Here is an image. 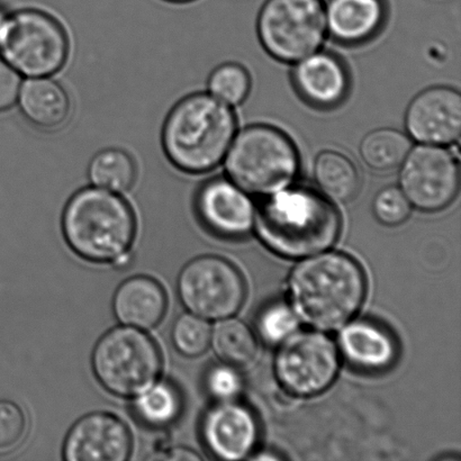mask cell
Segmentation results:
<instances>
[{
    "instance_id": "cell-19",
    "label": "cell",
    "mask_w": 461,
    "mask_h": 461,
    "mask_svg": "<svg viewBox=\"0 0 461 461\" xmlns=\"http://www.w3.org/2000/svg\"><path fill=\"white\" fill-rule=\"evenodd\" d=\"M17 102L24 119L34 128L48 132L63 128L71 115L69 95L50 77L27 79Z\"/></svg>"
},
{
    "instance_id": "cell-32",
    "label": "cell",
    "mask_w": 461,
    "mask_h": 461,
    "mask_svg": "<svg viewBox=\"0 0 461 461\" xmlns=\"http://www.w3.org/2000/svg\"><path fill=\"white\" fill-rule=\"evenodd\" d=\"M22 87V75L0 59V111L15 105Z\"/></svg>"
},
{
    "instance_id": "cell-30",
    "label": "cell",
    "mask_w": 461,
    "mask_h": 461,
    "mask_svg": "<svg viewBox=\"0 0 461 461\" xmlns=\"http://www.w3.org/2000/svg\"><path fill=\"white\" fill-rule=\"evenodd\" d=\"M27 430L25 414L13 402L0 401V450L15 448Z\"/></svg>"
},
{
    "instance_id": "cell-35",
    "label": "cell",
    "mask_w": 461,
    "mask_h": 461,
    "mask_svg": "<svg viewBox=\"0 0 461 461\" xmlns=\"http://www.w3.org/2000/svg\"><path fill=\"white\" fill-rule=\"evenodd\" d=\"M165 2L174 3V4H186L194 2V0H165Z\"/></svg>"
},
{
    "instance_id": "cell-10",
    "label": "cell",
    "mask_w": 461,
    "mask_h": 461,
    "mask_svg": "<svg viewBox=\"0 0 461 461\" xmlns=\"http://www.w3.org/2000/svg\"><path fill=\"white\" fill-rule=\"evenodd\" d=\"M340 358L333 341L323 333L295 332L280 343L275 369L285 390L298 396H314L336 379Z\"/></svg>"
},
{
    "instance_id": "cell-11",
    "label": "cell",
    "mask_w": 461,
    "mask_h": 461,
    "mask_svg": "<svg viewBox=\"0 0 461 461\" xmlns=\"http://www.w3.org/2000/svg\"><path fill=\"white\" fill-rule=\"evenodd\" d=\"M460 171L453 151L420 144L400 167V188L411 205L426 212L446 209L459 192Z\"/></svg>"
},
{
    "instance_id": "cell-28",
    "label": "cell",
    "mask_w": 461,
    "mask_h": 461,
    "mask_svg": "<svg viewBox=\"0 0 461 461\" xmlns=\"http://www.w3.org/2000/svg\"><path fill=\"white\" fill-rule=\"evenodd\" d=\"M212 338L210 324L192 314L179 316L173 328V341L180 354L198 357L207 350Z\"/></svg>"
},
{
    "instance_id": "cell-24",
    "label": "cell",
    "mask_w": 461,
    "mask_h": 461,
    "mask_svg": "<svg viewBox=\"0 0 461 461\" xmlns=\"http://www.w3.org/2000/svg\"><path fill=\"white\" fill-rule=\"evenodd\" d=\"M211 339L216 355L229 365L249 364L257 354L256 338L242 321H223L216 325Z\"/></svg>"
},
{
    "instance_id": "cell-2",
    "label": "cell",
    "mask_w": 461,
    "mask_h": 461,
    "mask_svg": "<svg viewBox=\"0 0 461 461\" xmlns=\"http://www.w3.org/2000/svg\"><path fill=\"white\" fill-rule=\"evenodd\" d=\"M289 294L298 318L315 329L334 331L349 322L363 304L364 270L343 253H323L294 269Z\"/></svg>"
},
{
    "instance_id": "cell-18",
    "label": "cell",
    "mask_w": 461,
    "mask_h": 461,
    "mask_svg": "<svg viewBox=\"0 0 461 461\" xmlns=\"http://www.w3.org/2000/svg\"><path fill=\"white\" fill-rule=\"evenodd\" d=\"M324 7L328 33L346 44L373 39L386 18L384 0H328Z\"/></svg>"
},
{
    "instance_id": "cell-1",
    "label": "cell",
    "mask_w": 461,
    "mask_h": 461,
    "mask_svg": "<svg viewBox=\"0 0 461 461\" xmlns=\"http://www.w3.org/2000/svg\"><path fill=\"white\" fill-rule=\"evenodd\" d=\"M258 235L283 257L318 255L337 241L341 219L331 201L307 187L288 186L267 195L256 211Z\"/></svg>"
},
{
    "instance_id": "cell-7",
    "label": "cell",
    "mask_w": 461,
    "mask_h": 461,
    "mask_svg": "<svg viewBox=\"0 0 461 461\" xmlns=\"http://www.w3.org/2000/svg\"><path fill=\"white\" fill-rule=\"evenodd\" d=\"M93 367L99 383L112 394L133 397L155 385L162 358L159 348L146 333L117 328L97 343Z\"/></svg>"
},
{
    "instance_id": "cell-4",
    "label": "cell",
    "mask_w": 461,
    "mask_h": 461,
    "mask_svg": "<svg viewBox=\"0 0 461 461\" xmlns=\"http://www.w3.org/2000/svg\"><path fill=\"white\" fill-rule=\"evenodd\" d=\"M62 227L77 255L94 262H114L132 244L137 221L120 194L94 186L81 189L68 202Z\"/></svg>"
},
{
    "instance_id": "cell-6",
    "label": "cell",
    "mask_w": 461,
    "mask_h": 461,
    "mask_svg": "<svg viewBox=\"0 0 461 461\" xmlns=\"http://www.w3.org/2000/svg\"><path fill=\"white\" fill-rule=\"evenodd\" d=\"M69 50L66 30L40 9H21L7 15L0 33V57L29 78L57 74L65 67Z\"/></svg>"
},
{
    "instance_id": "cell-5",
    "label": "cell",
    "mask_w": 461,
    "mask_h": 461,
    "mask_svg": "<svg viewBox=\"0 0 461 461\" xmlns=\"http://www.w3.org/2000/svg\"><path fill=\"white\" fill-rule=\"evenodd\" d=\"M229 179L243 191L270 195L291 186L300 171V155L287 134L275 126H249L224 158Z\"/></svg>"
},
{
    "instance_id": "cell-16",
    "label": "cell",
    "mask_w": 461,
    "mask_h": 461,
    "mask_svg": "<svg viewBox=\"0 0 461 461\" xmlns=\"http://www.w3.org/2000/svg\"><path fill=\"white\" fill-rule=\"evenodd\" d=\"M296 63L294 86L310 105L332 108L345 101L350 79L340 59L332 53L316 51Z\"/></svg>"
},
{
    "instance_id": "cell-23",
    "label": "cell",
    "mask_w": 461,
    "mask_h": 461,
    "mask_svg": "<svg viewBox=\"0 0 461 461\" xmlns=\"http://www.w3.org/2000/svg\"><path fill=\"white\" fill-rule=\"evenodd\" d=\"M412 149L409 135L394 129H378L361 142L360 155L370 169L386 173L400 168Z\"/></svg>"
},
{
    "instance_id": "cell-21",
    "label": "cell",
    "mask_w": 461,
    "mask_h": 461,
    "mask_svg": "<svg viewBox=\"0 0 461 461\" xmlns=\"http://www.w3.org/2000/svg\"><path fill=\"white\" fill-rule=\"evenodd\" d=\"M314 178L320 193L330 201L352 200L360 189V176L349 158L338 151H323L316 158Z\"/></svg>"
},
{
    "instance_id": "cell-26",
    "label": "cell",
    "mask_w": 461,
    "mask_h": 461,
    "mask_svg": "<svg viewBox=\"0 0 461 461\" xmlns=\"http://www.w3.org/2000/svg\"><path fill=\"white\" fill-rule=\"evenodd\" d=\"M250 88V76L239 63H223L212 72L209 78L212 96L230 106H237L246 101Z\"/></svg>"
},
{
    "instance_id": "cell-14",
    "label": "cell",
    "mask_w": 461,
    "mask_h": 461,
    "mask_svg": "<svg viewBox=\"0 0 461 461\" xmlns=\"http://www.w3.org/2000/svg\"><path fill=\"white\" fill-rule=\"evenodd\" d=\"M132 450V438L120 419L108 413L86 415L67 437V461H125Z\"/></svg>"
},
{
    "instance_id": "cell-12",
    "label": "cell",
    "mask_w": 461,
    "mask_h": 461,
    "mask_svg": "<svg viewBox=\"0 0 461 461\" xmlns=\"http://www.w3.org/2000/svg\"><path fill=\"white\" fill-rule=\"evenodd\" d=\"M411 140L429 146H451L461 133V96L446 86L428 88L411 102L405 115Z\"/></svg>"
},
{
    "instance_id": "cell-9",
    "label": "cell",
    "mask_w": 461,
    "mask_h": 461,
    "mask_svg": "<svg viewBox=\"0 0 461 461\" xmlns=\"http://www.w3.org/2000/svg\"><path fill=\"white\" fill-rule=\"evenodd\" d=\"M183 304L207 320L234 315L246 297V284L239 270L221 257L197 258L185 267L178 279Z\"/></svg>"
},
{
    "instance_id": "cell-34",
    "label": "cell",
    "mask_w": 461,
    "mask_h": 461,
    "mask_svg": "<svg viewBox=\"0 0 461 461\" xmlns=\"http://www.w3.org/2000/svg\"><path fill=\"white\" fill-rule=\"evenodd\" d=\"M7 14L0 9V33H2L3 26L5 24V21H6Z\"/></svg>"
},
{
    "instance_id": "cell-31",
    "label": "cell",
    "mask_w": 461,
    "mask_h": 461,
    "mask_svg": "<svg viewBox=\"0 0 461 461\" xmlns=\"http://www.w3.org/2000/svg\"><path fill=\"white\" fill-rule=\"evenodd\" d=\"M206 387L215 399L232 401L242 391V378L232 366L218 365L207 374Z\"/></svg>"
},
{
    "instance_id": "cell-27",
    "label": "cell",
    "mask_w": 461,
    "mask_h": 461,
    "mask_svg": "<svg viewBox=\"0 0 461 461\" xmlns=\"http://www.w3.org/2000/svg\"><path fill=\"white\" fill-rule=\"evenodd\" d=\"M300 318L285 303H274L266 307L258 318L257 329L260 338L268 345H280L298 331Z\"/></svg>"
},
{
    "instance_id": "cell-3",
    "label": "cell",
    "mask_w": 461,
    "mask_h": 461,
    "mask_svg": "<svg viewBox=\"0 0 461 461\" xmlns=\"http://www.w3.org/2000/svg\"><path fill=\"white\" fill-rule=\"evenodd\" d=\"M235 133L232 108L210 93H195L176 104L167 116L162 146L176 168L205 174L224 160Z\"/></svg>"
},
{
    "instance_id": "cell-17",
    "label": "cell",
    "mask_w": 461,
    "mask_h": 461,
    "mask_svg": "<svg viewBox=\"0 0 461 461\" xmlns=\"http://www.w3.org/2000/svg\"><path fill=\"white\" fill-rule=\"evenodd\" d=\"M339 348L348 363L372 373L390 368L399 352L392 334L367 320L347 324L339 336Z\"/></svg>"
},
{
    "instance_id": "cell-25",
    "label": "cell",
    "mask_w": 461,
    "mask_h": 461,
    "mask_svg": "<svg viewBox=\"0 0 461 461\" xmlns=\"http://www.w3.org/2000/svg\"><path fill=\"white\" fill-rule=\"evenodd\" d=\"M134 410L148 426L166 427L174 423L182 412V399L171 384H155L135 401Z\"/></svg>"
},
{
    "instance_id": "cell-29",
    "label": "cell",
    "mask_w": 461,
    "mask_h": 461,
    "mask_svg": "<svg viewBox=\"0 0 461 461\" xmlns=\"http://www.w3.org/2000/svg\"><path fill=\"white\" fill-rule=\"evenodd\" d=\"M411 205L408 197L400 187L390 186L377 193L373 203V211L379 222L395 227L409 219Z\"/></svg>"
},
{
    "instance_id": "cell-15",
    "label": "cell",
    "mask_w": 461,
    "mask_h": 461,
    "mask_svg": "<svg viewBox=\"0 0 461 461\" xmlns=\"http://www.w3.org/2000/svg\"><path fill=\"white\" fill-rule=\"evenodd\" d=\"M202 435L207 448L215 457L240 460L255 449L259 427L247 406L233 401H222L206 413Z\"/></svg>"
},
{
    "instance_id": "cell-8",
    "label": "cell",
    "mask_w": 461,
    "mask_h": 461,
    "mask_svg": "<svg viewBox=\"0 0 461 461\" xmlns=\"http://www.w3.org/2000/svg\"><path fill=\"white\" fill-rule=\"evenodd\" d=\"M257 26L262 47L285 63L319 51L328 34L322 0H267Z\"/></svg>"
},
{
    "instance_id": "cell-33",
    "label": "cell",
    "mask_w": 461,
    "mask_h": 461,
    "mask_svg": "<svg viewBox=\"0 0 461 461\" xmlns=\"http://www.w3.org/2000/svg\"><path fill=\"white\" fill-rule=\"evenodd\" d=\"M164 459L169 460H201L200 456L194 453L192 450L177 448L174 450H170L168 453V457H165Z\"/></svg>"
},
{
    "instance_id": "cell-13",
    "label": "cell",
    "mask_w": 461,
    "mask_h": 461,
    "mask_svg": "<svg viewBox=\"0 0 461 461\" xmlns=\"http://www.w3.org/2000/svg\"><path fill=\"white\" fill-rule=\"evenodd\" d=\"M196 210L202 222L220 237L242 238L255 225L251 198L229 178H213L203 184L196 197Z\"/></svg>"
},
{
    "instance_id": "cell-20",
    "label": "cell",
    "mask_w": 461,
    "mask_h": 461,
    "mask_svg": "<svg viewBox=\"0 0 461 461\" xmlns=\"http://www.w3.org/2000/svg\"><path fill=\"white\" fill-rule=\"evenodd\" d=\"M167 309L164 287L156 279L138 276L121 285L114 297V312L120 322L140 329L160 323Z\"/></svg>"
},
{
    "instance_id": "cell-22",
    "label": "cell",
    "mask_w": 461,
    "mask_h": 461,
    "mask_svg": "<svg viewBox=\"0 0 461 461\" xmlns=\"http://www.w3.org/2000/svg\"><path fill=\"white\" fill-rule=\"evenodd\" d=\"M88 176L93 186L122 194L133 187L138 176L137 164L123 149L107 148L94 156Z\"/></svg>"
}]
</instances>
